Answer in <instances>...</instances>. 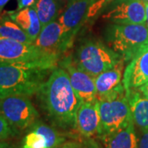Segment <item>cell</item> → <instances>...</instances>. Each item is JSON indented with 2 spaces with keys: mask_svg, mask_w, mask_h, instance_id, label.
I'll return each instance as SVG.
<instances>
[{
  "mask_svg": "<svg viewBox=\"0 0 148 148\" xmlns=\"http://www.w3.org/2000/svg\"><path fill=\"white\" fill-rule=\"evenodd\" d=\"M36 95L52 126L68 132L77 130V114L82 101L65 69L61 67L53 69Z\"/></svg>",
  "mask_w": 148,
  "mask_h": 148,
  "instance_id": "cell-1",
  "label": "cell"
},
{
  "mask_svg": "<svg viewBox=\"0 0 148 148\" xmlns=\"http://www.w3.org/2000/svg\"><path fill=\"white\" fill-rule=\"evenodd\" d=\"M57 66L46 63H0V99L8 95L32 96Z\"/></svg>",
  "mask_w": 148,
  "mask_h": 148,
  "instance_id": "cell-2",
  "label": "cell"
},
{
  "mask_svg": "<svg viewBox=\"0 0 148 148\" xmlns=\"http://www.w3.org/2000/svg\"><path fill=\"white\" fill-rule=\"evenodd\" d=\"M108 46L128 63L139 49L148 44V28L145 24L111 23L105 29Z\"/></svg>",
  "mask_w": 148,
  "mask_h": 148,
  "instance_id": "cell-3",
  "label": "cell"
},
{
  "mask_svg": "<svg viewBox=\"0 0 148 148\" xmlns=\"http://www.w3.org/2000/svg\"><path fill=\"white\" fill-rule=\"evenodd\" d=\"M122 59L121 55L101 40H88L81 44L73 58L75 65L95 77L114 68Z\"/></svg>",
  "mask_w": 148,
  "mask_h": 148,
  "instance_id": "cell-4",
  "label": "cell"
},
{
  "mask_svg": "<svg viewBox=\"0 0 148 148\" xmlns=\"http://www.w3.org/2000/svg\"><path fill=\"white\" fill-rule=\"evenodd\" d=\"M97 100L101 117L97 138L114 132L133 122L124 86Z\"/></svg>",
  "mask_w": 148,
  "mask_h": 148,
  "instance_id": "cell-5",
  "label": "cell"
},
{
  "mask_svg": "<svg viewBox=\"0 0 148 148\" xmlns=\"http://www.w3.org/2000/svg\"><path fill=\"white\" fill-rule=\"evenodd\" d=\"M0 113L16 133L29 129L40 117L27 95H8L1 98Z\"/></svg>",
  "mask_w": 148,
  "mask_h": 148,
  "instance_id": "cell-6",
  "label": "cell"
},
{
  "mask_svg": "<svg viewBox=\"0 0 148 148\" xmlns=\"http://www.w3.org/2000/svg\"><path fill=\"white\" fill-rule=\"evenodd\" d=\"M40 62L57 66L59 60L41 51L34 44H27L0 36V63Z\"/></svg>",
  "mask_w": 148,
  "mask_h": 148,
  "instance_id": "cell-7",
  "label": "cell"
},
{
  "mask_svg": "<svg viewBox=\"0 0 148 148\" xmlns=\"http://www.w3.org/2000/svg\"><path fill=\"white\" fill-rule=\"evenodd\" d=\"M94 0H73L65 7L58 18L64 29L65 51L72 47L80 29L87 21V14Z\"/></svg>",
  "mask_w": 148,
  "mask_h": 148,
  "instance_id": "cell-8",
  "label": "cell"
},
{
  "mask_svg": "<svg viewBox=\"0 0 148 148\" xmlns=\"http://www.w3.org/2000/svg\"><path fill=\"white\" fill-rule=\"evenodd\" d=\"M104 20L115 24H145L146 10L143 0H113L103 11Z\"/></svg>",
  "mask_w": 148,
  "mask_h": 148,
  "instance_id": "cell-9",
  "label": "cell"
},
{
  "mask_svg": "<svg viewBox=\"0 0 148 148\" xmlns=\"http://www.w3.org/2000/svg\"><path fill=\"white\" fill-rule=\"evenodd\" d=\"M59 66L65 69L71 85L82 102L90 103L97 100L95 77L77 68L71 57H65L59 62Z\"/></svg>",
  "mask_w": 148,
  "mask_h": 148,
  "instance_id": "cell-10",
  "label": "cell"
},
{
  "mask_svg": "<svg viewBox=\"0 0 148 148\" xmlns=\"http://www.w3.org/2000/svg\"><path fill=\"white\" fill-rule=\"evenodd\" d=\"M33 44L45 54L60 61L62 54L66 52L62 25L57 20L45 25Z\"/></svg>",
  "mask_w": 148,
  "mask_h": 148,
  "instance_id": "cell-11",
  "label": "cell"
},
{
  "mask_svg": "<svg viewBox=\"0 0 148 148\" xmlns=\"http://www.w3.org/2000/svg\"><path fill=\"white\" fill-rule=\"evenodd\" d=\"M148 82V44L139 49L124 69L123 83L125 90L138 89Z\"/></svg>",
  "mask_w": 148,
  "mask_h": 148,
  "instance_id": "cell-12",
  "label": "cell"
},
{
  "mask_svg": "<svg viewBox=\"0 0 148 148\" xmlns=\"http://www.w3.org/2000/svg\"><path fill=\"white\" fill-rule=\"evenodd\" d=\"M101 117L99 101L82 102L77 114V130L84 138L97 136L100 130Z\"/></svg>",
  "mask_w": 148,
  "mask_h": 148,
  "instance_id": "cell-13",
  "label": "cell"
},
{
  "mask_svg": "<svg viewBox=\"0 0 148 148\" xmlns=\"http://www.w3.org/2000/svg\"><path fill=\"white\" fill-rule=\"evenodd\" d=\"M125 61H121L112 69L106 70L95 77L96 87V98L100 99L106 95L123 86V69H125Z\"/></svg>",
  "mask_w": 148,
  "mask_h": 148,
  "instance_id": "cell-14",
  "label": "cell"
},
{
  "mask_svg": "<svg viewBox=\"0 0 148 148\" xmlns=\"http://www.w3.org/2000/svg\"><path fill=\"white\" fill-rule=\"evenodd\" d=\"M98 138L106 148H138V135L133 122Z\"/></svg>",
  "mask_w": 148,
  "mask_h": 148,
  "instance_id": "cell-15",
  "label": "cell"
},
{
  "mask_svg": "<svg viewBox=\"0 0 148 148\" xmlns=\"http://www.w3.org/2000/svg\"><path fill=\"white\" fill-rule=\"evenodd\" d=\"M8 15L34 42L42 30V25L34 7H29L19 11L8 12Z\"/></svg>",
  "mask_w": 148,
  "mask_h": 148,
  "instance_id": "cell-16",
  "label": "cell"
},
{
  "mask_svg": "<svg viewBox=\"0 0 148 148\" xmlns=\"http://www.w3.org/2000/svg\"><path fill=\"white\" fill-rule=\"evenodd\" d=\"M132 120L139 130H148V99L143 96L137 89L126 90Z\"/></svg>",
  "mask_w": 148,
  "mask_h": 148,
  "instance_id": "cell-17",
  "label": "cell"
},
{
  "mask_svg": "<svg viewBox=\"0 0 148 148\" xmlns=\"http://www.w3.org/2000/svg\"><path fill=\"white\" fill-rule=\"evenodd\" d=\"M33 7L36 11L42 27L57 20L65 8L59 0H36Z\"/></svg>",
  "mask_w": 148,
  "mask_h": 148,
  "instance_id": "cell-18",
  "label": "cell"
},
{
  "mask_svg": "<svg viewBox=\"0 0 148 148\" xmlns=\"http://www.w3.org/2000/svg\"><path fill=\"white\" fill-rule=\"evenodd\" d=\"M0 36L27 44L34 43L27 33L15 21H12L8 12L7 15H0Z\"/></svg>",
  "mask_w": 148,
  "mask_h": 148,
  "instance_id": "cell-19",
  "label": "cell"
},
{
  "mask_svg": "<svg viewBox=\"0 0 148 148\" xmlns=\"http://www.w3.org/2000/svg\"><path fill=\"white\" fill-rule=\"evenodd\" d=\"M29 129L43 134L47 140L49 148H57L67 142L64 133L59 132L58 128L53 126H49L40 120H37Z\"/></svg>",
  "mask_w": 148,
  "mask_h": 148,
  "instance_id": "cell-20",
  "label": "cell"
},
{
  "mask_svg": "<svg viewBox=\"0 0 148 148\" xmlns=\"http://www.w3.org/2000/svg\"><path fill=\"white\" fill-rule=\"evenodd\" d=\"M21 148H49L45 137L35 130L29 129V132L22 140Z\"/></svg>",
  "mask_w": 148,
  "mask_h": 148,
  "instance_id": "cell-21",
  "label": "cell"
},
{
  "mask_svg": "<svg viewBox=\"0 0 148 148\" xmlns=\"http://www.w3.org/2000/svg\"><path fill=\"white\" fill-rule=\"evenodd\" d=\"M113 0H94L87 14V21H93L96 17L101 15L105 8Z\"/></svg>",
  "mask_w": 148,
  "mask_h": 148,
  "instance_id": "cell-22",
  "label": "cell"
},
{
  "mask_svg": "<svg viewBox=\"0 0 148 148\" xmlns=\"http://www.w3.org/2000/svg\"><path fill=\"white\" fill-rule=\"evenodd\" d=\"M15 134L16 132L11 127L4 116L0 113V141L8 139L15 136Z\"/></svg>",
  "mask_w": 148,
  "mask_h": 148,
  "instance_id": "cell-23",
  "label": "cell"
},
{
  "mask_svg": "<svg viewBox=\"0 0 148 148\" xmlns=\"http://www.w3.org/2000/svg\"><path fill=\"white\" fill-rule=\"evenodd\" d=\"M138 137V148H148V130L142 131Z\"/></svg>",
  "mask_w": 148,
  "mask_h": 148,
  "instance_id": "cell-24",
  "label": "cell"
},
{
  "mask_svg": "<svg viewBox=\"0 0 148 148\" xmlns=\"http://www.w3.org/2000/svg\"><path fill=\"white\" fill-rule=\"evenodd\" d=\"M82 148H101L99 143L93 138H85L82 143Z\"/></svg>",
  "mask_w": 148,
  "mask_h": 148,
  "instance_id": "cell-25",
  "label": "cell"
},
{
  "mask_svg": "<svg viewBox=\"0 0 148 148\" xmlns=\"http://www.w3.org/2000/svg\"><path fill=\"white\" fill-rule=\"evenodd\" d=\"M36 0H17V8H16V11H19L26 8H29V7H32L36 3Z\"/></svg>",
  "mask_w": 148,
  "mask_h": 148,
  "instance_id": "cell-26",
  "label": "cell"
},
{
  "mask_svg": "<svg viewBox=\"0 0 148 148\" xmlns=\"http://www.w3.org/2000/svg\"><path fill=\"white\" fill-rule=\"evenodd\" d=\"M57 148H82V144L77 142H66Z\"/></svg>",
  "mask_w": 148,
  "mask_h": 148,
  "instance_id": "cell-27",
  "label": "cell"
},
{
  "mask_svg": "<svg viewBox=\"0 0 148 148\" xmlns=\"http://www.w3.org/2000/svg\"><path fill=\"white\" fill-rule=\"evenodd\" d=\"M137 90H138L139 92H141V94H142L143 96H145L146 98H147L148 99V82L147 83H146L145 85L142 86H140V87L138 88Z\"/></svg>",
  "mask_w": 148,
  "mask_h": 148,
  "instance_id": "cell-28",
  "label": "cell"
},
{
  "mask_svg": "<svg viewBox=\"0 0 148 148\" xmlns=\"http://www.w3.org/2000/svg\"><path fill=\"white\" fill-rule=\"evenodd\" d=\"M16 145H12L11 143L6 142L5 140L0 141V148H16Z\"/></svg>",
  "mask_w": 148,
  "mask_h": 148,
  "instance_id": "cell-29",
  "label": "cell"
},
{
  "mask_svg": "<svg viewBox=\"0 0 148 148\" xmlns=\"http://www.w3.org/2000/svg\"><path fill=\"white\" fill-rule=\"evenodd\" d=\"M145 10H146V26L148 28V3H145Z\"/></svg>",
  "mask_w": 148,
  "mask_h": 148,
  "instance_id": "cell-30",
  "label": "cell"
},
{
  "mask_svg": "<svg viewBox=\"0 0 148 148\" xmlns=\"http://www.w3.org/2000/svg\"><path fill=\"white\" fill-rule=\"evenodd\" d=\"M8 1H9V0H0V12H2L3 8L4 6L8 3Z\"/></svg>",
  "mask_w": 148,
  "mask_h": 148,
  "instance_id": "cell-31",
  "label": "cell"
},
{
  "mask_svg": "<svg viewBox=\"0 0 148 148\" xmlns=\"http://www.w3.org/2000/svg\"><path fill=\"white\" fill-rule=\"evenodd\" d=\"M59 1H60V2H61V3H63V4L65 6V7H66V6L68 5L69 3H71L73 0H59Z\"/></svg>",
  "mask_w": 148,
  "mask_h": 148,
  "instance_id": "cell-32",
  "label": "cell"
},
{
  "mask_svg": "<svg viewBox=\"0 0 148 148\" xmlns=\"http://www.w3.org/2000/svg\"><path fill=\"white\" fill-rule=\"evenodd\" d=\"M143 2H145V3H148V0H143Z\"/></svg>",
  "mask_w": 148,
  "mask_h": 148,
  "instance_id": "cell-33",
  "label": "cell"
},
{
  "mask_svg": "<svg viewBox=\"0 0 148 148\" xmlns=\"http://www.w3.org/2000/svg\"><path fill=\"white\" fill-rule=\"evenodd\" d=\"M16 148H19V147H16Z\"/></svg>",
  "mask_w": 148,
  "mask_h": 148,
  "instance_id": "cell-34",
  "label": "cell"
}]
</instances>
